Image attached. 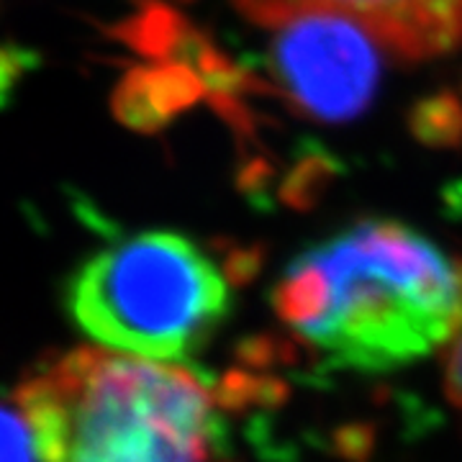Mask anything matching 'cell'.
Returning <instances> with one entry per match:
<instances>
[{
	"label": "cell",
	"mask_w": 462,
	"mask_h": 462,
	"mask_svg": "<svg viewBox=\"0 0 462 462\" xmlns=\"http://www.w3.org/2000/svg\"><path fill=\"white\" fill-rule=\"evenodd\" d=\"M273 29L270 69L296 111L324 124L365 114L378 90L383 44L357 18L303 8Z\"/></svg>",
	"instance_id": "obj_4"
},
{
	"label": "cell",
	"mask_w": 462,
	"mask_h": 462,
	"mask_svg": "<svg viewBox=\"0 0 462 462\" xmlns=\"http://www.w3.org/2000/svg\"><path fill=\"white\" fill-rule=\"evenodd\" d=\"M190 21L162 0H139L132 16L111 26V36L149 62H170Z\"/></svg>",
	"instance_id": "obj_7"
},
{
	"label": "cell",
	"mask_w": 462,
	"mask_h": 462,
	"mask_svg": "<svg viewBox=\"0 0 462 462\" xmlns=\"http://www.w3.org/2000/svg\"><path fill=\"white\" fill-rule=\"evenodd\" d=\"M42 65L39 54L32 50H23L16 44H5L3 47V62H0V93H3V103H8V98L14 96V88L21 83L23 75L33 72L36 67Z\"/></svg>",
	"instance_id": "obj_10"
},
{
	"label": "cell",
	"mask_w": 462,
	"mask_h": 462,
	"mask_svg": "<svg viewBox=\"0 0 462 462\" xmlns=\"http://www.w3.org/2000/svg\"><path fill=\"white\" fill-rule=\"evenodd\" d=\"M445 380L449 398L455 401V406L462 411V319L455 334H452V339L447 342Z\"/></svg>",
	"instance_id": "obj_11"
},
{
	"label": "cell",
	"mask_w": 462,
	"mask_h": 462,
	"mask_svg": "<svg viewBox=\"0 0 462 462\" xmlns=\"http://www.w3.org/2000/svg\"><path fill=\"white\" fill-rule=\"evenodd\" d=\"M273 303L327 360L378 373L452 339L462 319V270L406 224L360 221L298 254Z\"/></svg>",
	"instance_id": "obj_1"
},
{
	"label": "cell",
	"mask_w": 462,
	"mask_h": 462,
	"mask_svg": "<svg viewBox=\"0 0 462 462\" xmlns=\"http://www.w3.org/2000/svg\"><path fill=\"white\" fill-rule=\"evenodd\" d=\"M206 96V85L190 67L178 62H149L124 72L116 85L111 106L124 126L154 134Z\"/></svg>",
	"instance_id": "obj_6"
},
{
	"label": "cell",
	"mask_w": 462,
	"mask_h": 462,
	"mask_svg": "<svg viewBox=\"0 0 462 462\" xmlns=\"http://www.w3.org/2000/svg\"><path fill=\"white\" fill-rule=\"evenodd\" d=\"M249 21L278 26L303 8H334L406 62L462 50V0H231Z\"/></svg>",
	"instance_id": "obj_5"
},
{
	"label": "cell",
	"mask_w": 462,
	"mask_h": 462,
	"mask_svg": "<svg viewBox=\"0 0 462 462\" xmlns=\"http://www.w3.org/2000/svg\"><path fill=\"white\" fill-rule=\"evenodd\" d=\"M67 314L108 349L144 360H185L229 314L221 264L175 231H144L100 249L67 282Z\"/></svg>",
	"instance_id": "obj_3"
},
{
	"label": "cell",
	"mask_w": 462,
	"mask_h": 462,
	"mask_svg": "<svg viewBox=\"0 0 462 462\" xmlns=\"http://www.w3.org/2000/svg\"><path fill=\"white\" fill-rule=\"evenodd\" d=\"M3 462H44L18 403H8L3 416Z\"/></svg>",
	"instance_id": "obj_9"
},
{
	"label": "cell",
	"mask_w": 462,
	"mask_h": 462,
	"mask_svg": "<svg viewBox=\"0 0 462 462\" xmlns=\"http://www.w3.org/2000/svg\"><path fill=\"white\" fill-rule=\"evenodd\" d=\"M411 129L430 144L462 142V106L455 93H437L419 100L411 111Z\"/></svg>",
	"instance_id": "obj_8"
},
{
	"label": "cell",
	"mask_w": 462,
	"mask_h": 462,
	"mask_svg": "<svg viewBox=\"0 0 462 462\" xmlns=\"http://www.w3.org/2000/svg\"><path fill=\"white\" fill-rule=\"evenodd\" d=\"M44 462H214L224 427L193 370L75 349L18 388Z\"/></svg>",
	"instance_id": "obj_2"
}]
</instances>
